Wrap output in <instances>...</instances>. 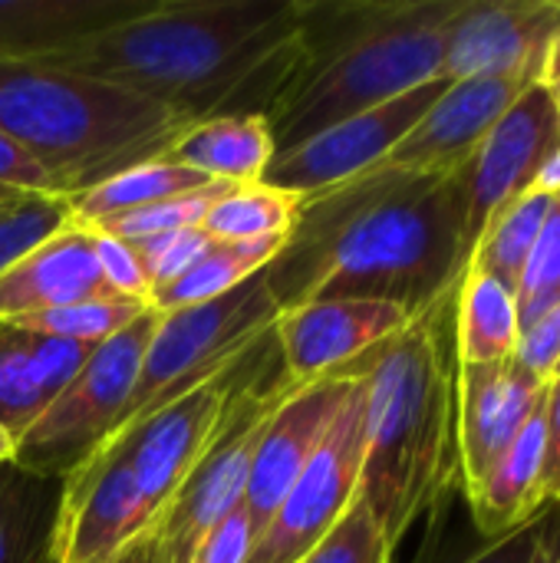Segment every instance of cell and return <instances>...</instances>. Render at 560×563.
<instances>
[{"mask_svg": "<svg viewBox=\"0 0 560 563\" xmlns=\"http://www.w3.org/2000/svg\"><path fill=\"white\" fill-rule=\"evenodd\" d=\"M465 267L462 175L376 165L304 198L264 274L281 310L310 300H380L416 317L455 294Z\"/></svg>", "mask_w": 560, "mask_h": 563, "instance_id": "obj_1", "label": "cell"}, {"mask_svg": "<svg viewBox=\"0 0 560 563\" xmlns=\"http://www.w3.org/2000/svg\"><path fill=\"white\" fill-rule=\"evenodd\" d=\"M300 20L304 0H155L40 66L112 82L185 122L267 119L300 66Z\"/></svg>", "mask_w": 560, "mask_h": 563, "instance_id": "obj_2", "label": "cell"}, {"mask_svg": "<svg viewBox=\"0 0 560 563\" xmlns=\"http://www.w3.org/2000/svg\"><path fill=\"white\" fill-rule=\"evenodd\" d=\"M452 303L455 294L442 297L347 366L366 379L360 498L393 554L459 488Z\"/></svg>", "mask_w": 560, "mask_h": 563, "instance_id": "obj_3", "label": "cell"}, {"mask_svg": "<svg viewBox=\"0 0 560 563\" xmlns=\"http://www.w3.org/2000/svg\"><path fill=\"white\" fill-rule=\"evenodd\" d=\"M459 3L304 0L300 66L267 115L277 152L439 79L446 26Z\"/></svg>", "mask_w": 560, "mask_h": 563, "instance_id": "obj_4", "label": "cell"}, {"mask_svg": "<svg viewBox=\"0 0 560 563\" xmlns=\"http://www.w3.org/2000/svg\"><path fill=\"white\" fill-rule=\"evenodd\" d=\"M182 125L188 122L165 106L112 82L40 63H0V132L53 175L63 198L162 158Z\"/></svg>", "mask_w": 560, "mask_h": 563, "instance_id": "obj_5", "label": "cell"}, {"mask_svg": "<svg viewBox=\"0 0 560 563\" xmlns=\"http://www.w3.org/2000/svg\"><path fill=\"white\" fill-rule=\"evenodd\" d=\"M277 317L281 303L274 300L264 271L218 300L158 313L132 396L102 442L122 439L165 402L241 360L264 333L274 330Z\"/></svg>", "mask_w": 560, "mask_h": 563, "instance_id": "obj_6", "label": "cell"}, {"mask_svg": "<svg viewBox=\"0 0 560 563\" xmlns=\"http://www.w3.org/2000/svg\"><path fill=\"white\" fill-rule=\"evenodd\" d=\"M155 327L158 310H149L132 327L99 343L76 379L17 439L13 465L56 482L79 468L119 422Z\"/></svg>", "mask_w": 560, "mask_h": 563, "instance_id": "obj_7", "label": "cell"}, {"mask_svg": "<svg viewBox=\"0 0 560 563\" xmlns=\"http://www.w3.org/2000/svg\"><path fill=\"white\" fill-rule=\"evenodd\" d=\"M267 336L271 333H264L241 360H234L221 373L208 376L205 383H198V386L185 389L182 396H175L172 402H165L158 412H152L142 426H135L122 439L99 445V449H119L129 459V468H132L135 488L142 495V505L152 518V528L158 525V518L175 501V495L182 492L188 475L198 468V462L215 445V439L231 412V402H234L238 389L244 386Z\"/></svg>", "mask_w": 560, "mask_h": 563, "instance_id": "obj_8", "label": "cell"}, {"mask_svg": "<svg viewBox=\"0 0 560 563\" xmlns=\"http://www.w3.org/2000/svg\"><path fill=\"white\" fill-rule=\"evenodd\" d=\"M343 373H350V389L323 442L257 534L248 563H297L356 501L366 455V379Z\"/></svg>", "mask_w": 560, "mask_h": 563, "instance_id": "obj_9", "label": "cell"}, {"mask_svg": "<svg viewBox=\"0 0 560 563\" xmlns=\"http://www.w3.org/2000/svg\"><path fill=\"white\" fill-rule=\"evenodd\" d=\"M152 531L129 459L96 449L59 485L53 563H119Z\"/></svg>", "mask_w": 560, "mask_h": 563, "instance_id": "obj_10", "label": "cell"}, {"mask_svg": "<svg viewBox=\"0 0 560 563\" xmlns=\"http://www.w3.org/2000/svg\"><path fill=\"white\" fill-rule=\"evenodd\" d=\"M560 145V109L548 86L531 82L495 129L482 139L472 158L459 168L465 195V244L469 257L488 221L515 198L531 191L538 172Z\"/></svg>", "mask_w": 560, "mask_h": 563, "instance_id": "obj_11", "label": "cell"}, {"mask_svg": "<svg viewBox=\"0 0 560 563\" xmlns=\"http://www.w3.org/2000/svg\"><path fill=\"white\" fill-rule=\"evenodd\" d=\"M446 86V79H432L393 102L343 119L287 152H277L261 181L310 198L383 165L389 152L409 135V129L426 115V109L442 96Z\"/></svg>", "mask_w": 560, "mask_h": 563, "instance_id": "obj_12", "label": "cell"}, {"mask_svg": "<svg viewBox=\"0 0 560 563\" xmlns=\"http://www.w3.org/2000/svg\"><path fill=\"white\" fill-rule=\"evenodd\" d=\"M558 26L554 0H462L446 26L439 79L495 76L538 82Z\"/></svg>", "mask_w": 560, "mask_h": 563, "instance_id": "obj_13", "label": "cell"}, {"mask_svg": "<svg viewBox=\"0 0 560 563\" xmlns=\"http://www.w3.org/2000/svg\"><path fill=\"white\" fill-rule=\"evenodd\" d=\"M350 389V373H333L307 386H287V393L274 402V409L264 419V429L257 435L248 485L241 508L257 534L267 528L271 515L323 442L343 396Z\"/></svg>", "mask_w": 560, "mask_h": 563, "instance_id": "obj_14", "label": "cell"}, {"mask_svg": "<svg viewBox=\"0 0 560 563\" xmlns=\"http://www.w3.org/2000/svg\"><path fill=\"white\" fill-rule=\"evenodd\" d=\"M545 379L528 373L515 356L505 363L459 366L455 373V439L459 488H475L512 449L535 409L548 399Z\"/></svg>", "mask_w": 560, "mask_h": 563, "instance_id": "obj_15", "label": "cell"}, {"mask_svg": "<svg viewBox=\"0 0 560 563\" xmlns=\"http://www.w3.org/2000/svg\"><path fill=\"white\" fill-rule=\"evenodd\" d=\"M413 317L380 300H310L281 310L274 336L281 346L284 379L307 386L356 363L363 353L399 333Z\"/></svg>", "mask_w": 560, "mask_h": 563, "instance_id": "obj_16", "label": "cell"}, {"mask_svg": "<svg viewBox=\"0 0 560 563\" xmlns=\"http://www.w3.org/2000/svg\"><path fill=\"white\" fill-rule=\"evenodd\" d=\"M528 86L525 79L495 76L449 82L383 165L403 172H459Z\"/></svg>", "mask_w": 560, "mask_h": 563, "instance_id": "obj_17", "label": "cell"}, {"mask_svg": "<svg viewBox=\"0 0 560 563\" xmlns=\"http://www.w3.org/2000/svg\"><path fill=\"white\" fill-rule=\"evenodd\" d=\"M92 297H109V287L96 264L92 231L69 218L0 274V323Z\"/></svg>", "mask_w": 560, "mask_h": 563, "instance_id": "obj_18", "label": "cell"}, {"mask_svg": "<svg viewBox=\"0 0 560 563\" xmlns=\"http://www.w3.org/2000/svg\"><path fill=\"white\" fill-rule=\"evenodd\" d=\"M96 346L0 323V426L13 442L76 379Z\"/></svg>", "mask_w": 560, "mask_h": 563, "instance_id": "obj_19", "label": "cell"}, {"mask_svg": "<svg viewBox=\"0 0 560 563\" xmlns=\"http://www.w3.org/2000/svg\"><path fill=\"white\" fill-rule=\"evenodd\" d=\"M155 0H0V63H40Z\"/></svg>", "mask_w": 560, "mask_h": 563, "instance_id": "obj_20", "label": "cell"}, {"mask_svg": "<svg viewBox=\"0 0 560 563\" xmlns=\"http://www.w3.org/2000/svg\"><path fill=\"white\" fill-rule=\"evenodd\" d=\"M548 399L535 409L528 426L518 432L512 449L495 462V468L465 492L469 511L475 518V528L495 541L521 525H528L535 515H541L545 505V452H548V419H545Z\"/></svg>", "mask_w": 560, "mask_h": 563, "instance_id": "obj_21", "label": "cell"}, {"mask_svg": "<svg viewBox=\"0 0 560 563\" xmlns=\"http://www.w3.org/2000/svg\"><path fill=\"white\" fill-rule=\"evenodd\" d=\"M274 155L277 145L264 115H215L182 125L162 158L195 168L211 181L251 185L264 178Z\"/></svg>", "mask_w": 560, "mask_h": 563, "instance_id": "obj_22", "label": "cell"}, {"mask_svg": "<svg viewBox=\"0 0 560 563\" xmlns=\"http://www.w3.org/2000/svg\"><path fill=\"white\" fill-rule=\"evenodd\" d=\"M515 294L488 274L465 271L452 303V336L459 366L505 363L518 346Z\"/></svg>", "mask_w": 560, "mask_h": 563, "instance_id": "obj_23", "label": "cell"}, {"mask_svg": "<svg viewBox=\"0 0 560 563\" xmlns=\"http://www.w3.org/2000/svg\"><path fill=\"white\" fill-rule=\"evenodd\" d=\"M59 485L56 478L0 465V563H53Z\"/></svg>", "mask_w": 560, "mask_h": 563, "instance_id": "obj_24", "label": "cell"}, {"mask_svg": "<svg viewBox=\"0 0 560 563\" xmlns=\"http://www.w3.org/2000/svg\"><path fill=\"white\" fill-rule=\"evenodd\" d=\"M205 185H211V178H205L195 168H185L168 158H149V162H139V165H129V168L109 175L106 181H99L79 195H69L66 205H69L73 221L96 224V221H106L116 214H129V211L198 191Z\"/></svg>", "mask_w": 560, "mask_h": 563, "instance_id": "obj_25", "label": "cell"}, {"mask_svg": "<svg viewBox=\"0 0 560 563\" xmlns=\"http://www.w3.org/2000/svg\"><path fill=\"white\" fill-rule=\"evenodd\" d=\"M287 238H271V241H251V244H215L198 264H191L178 280L152 290L149 303L158 313L198 307L208 300H218L261 274L281 251Z\"/></svg>", "mask_w": 560, "mask_h": 563, "instance_id": "obj_26", "label": "cell"}, {"mask_svg": "<svg viewBox=\"0 0 560 563\" xmlns=\"http://www.w3.org/2000/svg\"><path fill=\"white\" fill-rule=\"evenodd\" d=\"M304 198L267 181L231 185L205 214L201 231L215 244H251L271 238H290L300 218Z\"/></svg>", "mask_w": 560, "mask_h": 563, "instance_id": "obj_27", "label": "cell"}, {"mask_svg": "<svg viewBox=\"0 0 560 563\" xmlns=\"http://www.w3.org/2000/svg\"><path fill=\"white\" fill-rule=\"evenodd\" d=\"M554 205V195L545 191H525L521 198H515L508 208H502L488 228L482 231V238L472 247L469 267L465 271H479L495 277L498 284H505L512 294L518 290L521 271L528 264V254L548 221V211Z\"/></svg>", "mask_w": 560, "mask_h": 563, "instance_id": "obj_28", "label": "cell"}, {"mask_svg": "<svg viewBox=\"0 0 560 563\" xmlns=\"http://www.w3.org/2000/svg\"><path fill=\"white\" fill-rule=\"evenodd\" d=\"M149 310H152L149 300L109 294V297H92V300H79V303H66L56 310L23 317V320H17V327H26L33 333H46V336H59V340H73L83 346H99V343L112 340L116 333H122L125 327H132Z\"/></svg>", "mask_w": 560, "mask_h": 563, "instance_id": "obj_29", "label": "cell"}, {"mask_svg": "<svg viewBox=\"0 0 560 563\" xmlns=\"http://www.w3.org/2000/svg\"><path fill=\"white\" fill-rule=\"evenodd\" d=\"M231 185H224V181H211L198 191H188V195H178V198H168V201L129 211V214H116V218H106V221H96L86 228H96V231L112 234L129 244H139V241H149L158 234H172V231H185V228H198L205 221V214L211 211V205Z\"/></svg>", "mask_w": 560, "mask_h": 563, "instance_id": "obj_30", "label": "cell"}, {"mask_svg": "<svg viewBox=\"0 0 560 563\" xmlns=\"http://www.w3.org/2000/svg\"><path fill=\"white\" fill-rule=\"evenodd\" d=\"M560 303V195L548 211V221L528 254V264L521 271L515 307H518V327H528L541 313Z\"/></svg>", "mask_w": 560, "mask_h": 563, "instance_id": "obj_31", "label": "cell"}, {"mask_svg": "<svg viewBox=\"0 0 560 563\" xmlns=\"http://www.w3.org/2000/svg\"><path fill=\"white\" fill-rule=\"evenodd\" d=\"M297 563H393V548L386 544L383 528L376 525L366 501L356 495V501L330 528V534Z\"/></svg>", "mask_w": 560, "mask_h": 563, "instance_id": "obj_32", "label": "cell"}, {"mask_svg": "<svg viewBox=\"0 0 560 563\" xmlns=\"http://www.w3.org/2000/svg\"><path fill=\"white\" fill-rule=\"evenodd\" d=\"M69 221L66 198H23L0 211V274Z\"/></svg>", "mask_w": 560, "mask_h": 563, "instance_id": "obj_33", "label": "cell"}, {"mask_svg": "<svg viewBox=\"0 0 560 563\" xmlns=\"http://www.w3.org/2000/svg\"><path fill=\"white\" fill-rule=\"evenodd\" d=\"M560 548V505H548L518 531L488 541L465 563H551Z\"/></svg>", "mask_w": 560, "mask_h": 563, "instance_id": "obj_34", "label": "cell"}, {"mask_svg": "<svg viewBox=\"0 0 560 563\" xmlns=\"http://www.w3.org/2000/svg\"><path fill=\"white\" fill-rule=\"evenodd\" d=\"M132 247L142 261V271H145L152 290H158V287L178 280L191 264H198L215 247V241L198 224V228H185V231H172V234L139 241Z\"/></svg>", "mask_w": 560, "mask_h": 563, "instance_id": "obj_35", "label": "cell"}, {"mask_svg": "<svg viewBox=\"0 0 560 563\" xmlns=\"http://www.w3.org/2000/svg\"><path fill=\"white\" fill-rule=\"evenodd\" d=\"M89 231H92L96 264H99V274H102V284L109 287V294L132 297V300H149L152 297V284H149V277L142 271V261H139L135 247L129 241H119V238L102 234L96 228H89Z\"/></svg>", "mask_w": 560, "mask_h": 563, "instance_id": "obj_36", "label": "cell"}, {"mask_svg": "<svg viewBox=\"0 0 560 563\" xmlns=\"http://www.w3.org/2000/svg\"><path fill=\"white\" fill-rule=\"evenodd\" d=\"M515 360L538 379H554L560 363V303L518 330Z\"/></svg>", "mask_w": 560, "mask_h": 563, "instance_id": "obj_37", "label": "cell"}, {"mask_svg": "<svg viewBox=\"0 0 560 563\" xmlns=\"http://www.w3.org/2000/svg\"><path fill=\"white\" fill-rule=\"evenodd\" d=\"M0 188L30 195V198H63L53 175L10 135L0 132Z\"/></svg>", "mask_w": 560, "mask_h": 563, "instance_id": "obj_38", "label": "cell"}, {"mask_svg": "<svg viewBox=\"0 0 560 563\" xmlns=\"http://www.w3.org/2000/svg\"><path fill=\"white\" fill-rule=\"evenodd\" d=\"M254 548V528L244 515V508L238 505L234 511H228L218 528L205 538V544L198 548L195 563H248Z\"/></svg>", "mask_w": 560, "mask_h": 563, "instance_id": "obj_39", "label": "cell"}, {"mask_svg": "<svg viewBox=\"0 0 560 563\" xmlns=\"http://www.w3.org/2000/svg\"><path fill=\"white\" fill-rule=\"evenodd\" d=\"M548 452H545V505H560V379L548 386Z\"/></svg>", "mask_w": 560, "mask_h": 563, "instance_id": "obj_40", "label": "cell"}, {"mask_svg": "<svg viewBox=\"0 0 560 563\" xmlns=\"http://www.w3.org/2000/svg\"><path fill=\"white\" fill-rule=\"evenodd\" d=\"M531 191H545V195H560V145L551 152V158L545 162V168L538 172Z\"/></svg>", "mask_w": 560, "mask_h": 563, "instance_id": "obj_41", "label": "cell"}, {"mask_svg": "<svg viewBox=\"0 0 560 563\" xmlns=\"http://www.w3.org/2000/svg\"><path fill=\"white\" fill-rule=\"evenodd\" d=\"M541 86H554L560 82V26L558 33L551 36V43H548V53H545V66H541V79H538Z\"/></svg>", "mask_w": 560, "mask_h": 563, "instance_id": "obj_42", "label": "cell"}, {"mask_svg": "<svg viewBox=\"0 0 560 563\" xmlns=\"http://www.w3.org/2000/svg\"><path fill=\"white\" fill-rule=\"evenodd\" d=\"M13 452H17V442H13V435L0 426V465H13Z\"/></svg>", "mask_w": 560, "mask_h": 563, "instance_id": "obj_43", "label": "cell"}, {"mask_svg": "<svg viewBox=\"0 0 560 563\" xmlns=\"http://www.w3.org/2000/svg\"><path fill=\"white\" fill-rule=\"evenodd\" d=\"M23 198H30V195L10 191V188H0V208H13V205H20Z\"/></svg>", "mask_w": 560, "mask_h": 563, "instance_id": "obj_44", "label": "cell"}, {"mask_svg": "<svg viewBox=\"0 0 560 563\" xmlns=\"http://www.w3.org/2000/svg\"><path fill=\"white\" fill-rule=\"evenodd\" d=\"M548 89H551V96H554V99H558V102H560V82H554V86H548Z\"/></svg>", "mask_w": 560, "mask_h": 563, "instance_id": "obj_45", "label": "cell"}, {"mask_svg": "<svg viewBox=\"0 0 560 563\" xmlns=\"http://www.w3.org/2000/svg\"><path fill=\"white\" fill-rule=\"evenodd\" d=\"M551 563H560V548H558V554H554V561H551Z\"/></svg>", "mask_w": 560, "mask_h": 563, "instance_id": "obj_46", "label": "cell"}, {"mask_svg": "<svg viewBox=\"0 0 560 563\" xmlns=\"http://www.w3.org/2000/svg\"><path fill=\"white\" fill-rule=\"evenodd\" d=\"M554 379H560V363H558V373H554Z\"/></svg>", "mask_w": 560, "mask_h": 563, "instance_id": "obj_47", "label": "cell"}, {"mask_svg": "<svg viewBox=\"0 0 560 563\" xmlns=\"http://www.w3.org/2000/svg\"><path fill=\"white\" fill-rule=\"evenodd\" d=\"M0 211H7V208H0Z\"/></svg>", "mask_w": 560, "mask_h": 563, "instance_id": "obj_48", "label": "cell"}, {"mask_svg": "<svg viewBox=\"0 0 560 563\" xmlns=\"http://www.w3.org/2000/svg\"><path fill=\"white\" fill-rule=\"evenodd\" d=\"M558 109H560V102H558Z\"/></svg>", "mask_w": 560, "mask_h": 563, "instance_id": "obj_49", "label": "cell"}]
</instances>
